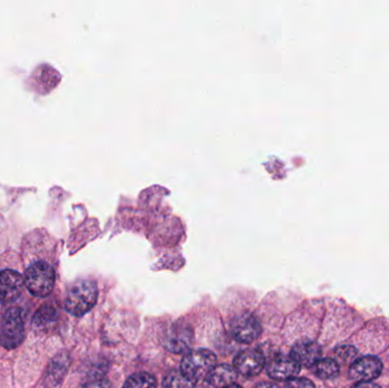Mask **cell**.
<instances>
[{"label": "cell", "instance_id": "1", "mask_svg": "<svg viewBox=\"0 0 389 388\" xmlns=\"http://www.w3.org/2000/svg\"><path fill=\"white\" fill-rule=\"evenodd\" d=\"M98 297V288L93 282L82 280L71 287L65 299V309L71 315L81 317L93 309Z\"/></svg>", "mask_w": 389, "mask_h": 388}, {"label": "cell", "instance_id": "2", "mask_svg": "<svg viewBox=\"0 0 389 388\" xmlns=\"http://www.w3.org/2000/svg\"><path fill=\"white\" fill-rule=\"evenodd\" d=\"M24 280L27 290L32 295L43 297L53 292L55 285V271L53 266L45 261H37L27 268Z\"/></svg>", "mask_w": 389, "mask_h": 388}, {"label": "cell", "instance_id": "3", "mask_svg": "<svg viewBox=\"0 0 389 388\" xmlns=\"http://www.w3.org/2000/svg\"><path fill=\"white\" fill-rule=\"evenodd\" d=\"M23 315L20 309L12 308L5 313L0 327V344L6 350L16 349L23 342Z\"/></svg>", "mask_w": 389, "mask_h": 388}, {"label": "cell", "instance_id": "4", "mask_svg": "<svg viewBox=\"0 0 389 388\" xmlns=\"http://www.w3.org/2000/svg\"><path fill=\"white\" fill-rule=\"evenodd\" d=\"M216 356L209 350H196L189 352L181 362V372L190 378L198 379L207 377L215 367Z\"/></svg>", "mask_w": 389, "mask_h": 388}, {"label": "cell", "instance_id": "5", "mask_svg": "<svg viewBox=\"0 0 389 388\" xmlns=\"http://www.w3.org/2000/svg\"><path fill=\"white\" fill-rule=\"evenodd\" d=\"M383 372V362L379 358L366 355L353 362L349 369V378L356 382H371Z\"/></svg>", "mask_w": 389, "mask_h": 388}, {"label": "cell", "instance_id": "6", "mask_svg": "<svg viewBox=\"0 0 389 388\" xmlns=\"http://www.w3.org/2000/svg\"><path fill=\"white\" fill-rule=\"evenodd\" d=\"M261 330L262 328L259 320L250 313L237 315L231 322V334L238 342H254L261 334Z\"/></svg>", "mask_w": 389, "mask_h": 388}, {"label": "cell", "instance_id": "7", "mask_svg": "<svg viewBox=\"0 0 389 388\" xmlns=\"http://www.w3.org/2000/svg\"><path fill=\"white\" fill-rule=\"evenodd\" d=\"M193 343V330L188 326L179 325V323L172 326L163 339L165 349L173 353L189 351Z\"/></svg>", "mask_w": 389, "mask_h": 388}, {"label": "cell", "instance_id": "8", "mask_svg": "<svg viewBox=\"0 0 389 388\" xmlns=\"http://www.w3.org/2000/svg\"><path fill=\"white\" fill-rule=\"evenodd\" d=\"M24 280L21 273L14 270L0 272V302H13L23 290Z\"/></svg>", "mask_w": 389, "mask_h": 388}, {"label": "cell", "instance_id": "9", "mask_svg": "<svg viewBox=\"0 0 389 388\" xmlns=\"http://www.w3.org/2000/svg\"><path fill=\"white\" fill-rule=\"evenodd\" d=\"M264 355L257 350H245L235 358V369L245 377L259 375L264 368Z\"/></svg>", "mask_w": 389, "mask_h": 388}, {"label": "cell", "instance_id": "10", "mask_svg": "<svg viewBox=\"0 0 389 388\" xmlns=\"http://www.w3.org/2000/svg\"><path fill=\"white\" fill-rule=\"evenodd\" d=\"M322 355V349L318 343L311 339H302L293 346L290 356L294 361L304 367H312L319 361Z\"/></svg>", "mask_w": 389, "mask_h": 388}, {"label": "cell", "instance_id": "11", "mask_svg": "<svg viewBox=\"0 0 389 388\" xmlns=\"http://www.w3.org/2000/svg\"><path fill=\"white\" fill-rule=\"evenodd\" d=\"M300 372V365L287 355H276L268 365V374L276 380L293 379Z\"/></svg>", "mask_w": 389, "mask_h": 388}, {"label": "cell", "instance_id": "12", "mask_svg": "<svg viewBox=\"0 0 389 388\" xmlns=\"http://www.w3.org/2000/svg\"><path fill=\"white\" fill-rule=\"evenodd\" d=\"M210 385L215 388H226L236 382V369L229 365H216L207 377Z\"/></svg>", "mask_w": 389, "mask_h": 388}, {"label": "cell", "instance_id": "13", "mask_svg": "<svg viewBox=\"0 0 389 388\" xmlns=\"http://www.w3.org/2000/svg\"><path fill=\"white\" fill-rule=\"evenodd\" d=\"M57 321V311L51 306H43L36 312L34 317V328L37 332H47L53 328Z\"/></svg>", "mask_w": 389, "mask_h": 388}, {"label": "cell", "instance_id": "14", "mask_svg": "<svg viewBox=\"0 0 389 388\" xmlns=\"http://www.w3.org/2000/svg\"><path fill=\"white\" fill-rule=\"evenodd\" d=\"M340 365L333 358H320L312 365L313 374L321 379L335 378L340 375Z\"/></svg>", "mask_w": 389, "mask_h": 388}, {"label": "cell", "instance_id": "15", "mask_svg": "<svg viewBox=\"0 0 389 388\" xmlns=\"http://www.w3.org/2000/svg\"><path fill=\"white\" fill-rule=\"evenodd\" d=\"M69 367V358L65 354H60L54 358L47 372V382L51 384H57L60 379L63 378Z\"/></svg>", "mask_w": 389, "mask_h": 388}, {"label": "cell", "instance_id": "16", "mask_svg": "<svg viewBox=\"0 0 389 388\" xmlns=\"http://www.w3.org/2000/svg\"><path fill=\"white\" fill-rule=\"evenodd\" d=\"M195 385L196 380L181 372H171L163 380V388H193Z\"/></svg>", "mask_w": 389, "mask_h": 388}, {"label": "cell", "instance_id": "17", "mask_svg": "<svg viewBox=\"0 0 389 388\" xmlns=\"http://www.w3.org/2000/svg\"><path fill=\"white\" fill-rule=\"evenodd\" d=\"M156 378L148 372L134 374L124 383L123 388H156Z\"/></svg>", "mask_w": 389, "mask_h": 388}, {"label": "cell", "instance_id": "18", "mask_svg": "<svg viewBox=\"0 0 389 388\" xmlns=\"http://www.w3.org/2000/svg\"><path fill=\"white\" fill-rule=\"evenodd\" d=\"M336 354L338 355V358L346 363H349V362H354L357 360V354L359 352L355 347L349 345L340 346L338 349L336 350Z\"/></svg>", "mask_w": 389, "mask_h": 388}, {"label": "cell", "instance_id": "19", "mask_svg": "<svg viewBox=\"0 0 389 388\" xmlns=\"http://www.w3.org/2000/svg\"><path fill=\"white\" fill-rule=\"evenodd\" d=\"M285 388H316V386L309 379L293 378L286 383Z\"/></svg>", "mask_w": 389, "mask_h": 388}, {"label": "cell", "instance_id": "20", "mask_svg": "<svg viewBox=\"0 0 389 388\" xmlns=\"http://www.w3.org/2000/svg\"><path fill=\"white\" fill-rule=\"evenodd\" d=\"M79 388H112V386L106 379H97V380L86 383Z\"/></svg>", "mask_w": 389, "mask_h": 388}, {"label": "cell", "instance_id": "21", "mask_svg": "<svg viewBox=\"0 0 389 388\" xmlns=\"http://www.w3.org/2000/svg\"><path fill=\"white\" fill-rule=\"evenodd\" d=\"M352 388H381L378 384H375V383L371 382H359L355 385L353 386Z\"/></svg>", "mask_w": 389, "mask_h": 388}, {"label": "cell", "instance_id": "22", "mask_svg": "<svg viewBox=\"0 0 389 388\" xmlns=\"http://www.w3.org/2000/svg\"><path fill=\"white\" fill-rule=\"evenodd\" d=\"M255 388H279L278 386L274 385L272 383H261L259 385L255 386Z\"/></svg>", "mask_w": 389, "mask_h": 388}, {"label": "cell", "instance_id": "23", "mask_svg": "<svg viewBox=\"0 0 389 388\" xmlns=\"http://www.w3.org/2000/svg\"><path fill=\"white\" fill-rule=\"evenodd\" d=\"M226 388H241V387H240V386L236 385V384H233V385L228 386V387Z\"/></svg>", "mask_w": 389, "mask_h": 388}]
</instances>
